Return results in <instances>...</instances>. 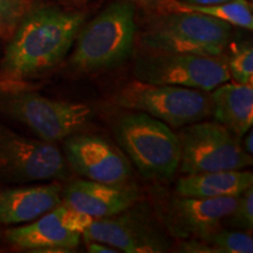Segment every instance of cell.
<instances>
[{
    "label": "cell",
    "instance_id": "9",
    "mask_svg": "<svg viewBox=\"0 0 253 253\" xmlns=\"http://www.w3.org/2000/svg\"><path fill=\"white\" fill-rule=\"evenodd\" d=\"M86 240L108 244L126 253H161L171 249L167 231L149 205L136 202L121 213L95 219L82 232Z\"/></svg>",
    "mask_w": 253,
    "mask_h": 253
},
{
    "label": "cell",
    "instance_id": "7",
    "mask_svg": "<svg viewBox=\"0 0 253 253\" xmlns=\"http://www.w3.org/2000/svg\"><path fill=\"white\" fill-rule=\"evenodd\" d=\"M181 144L179 171L184 175L243 170L252 166L240 138L219 122L199 121L177 134Z\"/></svg>",
    "mask_w": 253,
    "mask_h": 253
},
{
    "label": "cell",
    "instance_id": "26",
    "mask_svg": "<svg viewBox=\"0 0 253 253\" xmlns=\"http://www.w3.org/2000/svg\"><path fill=\"white\" fill-rule=\"evenodd\" d=\"M179 1L186 2V4H192V5H213V4H221V2L229 1V0H179Z\"/></svg>",
    "mask_w": 253,
    "mask_h": 253
},
{
    "label": "cell",
    "instance_id": "15",
    "mask_svg": "<svg viewBox=\"0 0 253 253\" xmlns=\"http://www.w3.org/2000/svg\"><path fill=\"white\" fill-rule=\"evenodd\" d=\"M59 184H38L0 190V223H31L61 203Z\"/></svg>",
    "mask_w": 253,
    "mask_h": 253
},
{
    "label": "cell",
    "instance_id": "13",
    "mask_svg": "<svg viewBox=\"0 0 253 253\" xmlns=\"http://www.w3.org/2000/svg\"><path fill=\"white\" fill-rule=\"evenodd\" d=\"M137 186L130 183L107 184L78 179L63 191L65 204L89 214L95 219L121 213L140 201Z\"/></svg>",
    "mask_w": 253,
    "mask_h": 253
},
{
    "label": "cell",
    "instance_id": "17",
    "mask_svg": "<svg viewBox=\"0 0 253 253\" xmlns=\"http://www.w3.org/2000/svg\"><path fill=\"white\" fill-rule=\"evenodd\" d=\"M253 185V175L243 170L185 175L176 183V194L188 197L217 198L239 196Z\"/></svg>",
    "mask_w": 253,
    "mask_h": 253
},
{
    "label": "cell",
    "instance_id": "3",
    "mask_svg": "<svg viewBox=\"0 0 253 253\" xmlns=\"http://www.w3.org/2000/svg\"><path fill=\"white\" fill-rule=\"evenodd\" d=\"M114 134L142 176L163 181L178 170L179 138L164 122L142 112L128 113L114 125Z\"/></svg>",
    "mask_w": 253,
    "mask_h": 253
},
{
    "label": "cell",
    "instance_id": "19",
    "mask_svg": "<svg viewBox=\"0 0 253 253\" xmlns=\"http://www.w3.org/2000/svg\"><path fill=\"white\" fill-rule=\"evenodd\" d=\"M216 249L217 253H252L251 233L243 231L218 229L203 239Z\"/></svg>",
    "mask_w": 253,
    "mask_h": 253
},
{
    "label": "cell",
    "instance_id": "14",
    "mask_svg": "<svg viewBox=\"0 0 253 253\" xmlns=\"http://www.w3.org/2000/svg\"><path fill=\"white\" fill-rule=\"evenodd\" d=\"M6 238L19 249L41 253L74 252L80 244V233L62 225L59 205L28 225L8 230Z\"/></svg>",
    "mask_w": 253,
    "mask_h": 253
},
{
    "label": "cell",
    "instance_id": "16",
    "mask_svg": "<svg viewBox=\"0 0 253 253\" xmlns=\"http://www.w3.org/2000/svg\"><path fill=\"white\" fill-rule=\"evenodd\" d=\"M212 115L217 122L226 126L237 137H243L253 123L252 84H225L211 93Z\"/></svg>",
    "mask_w": 253,
    "mask_h": 253
},
{
    "label": "cell",
    "instance_id": "2",
    "mask_svg": "<svg viewBox=\"0 0 253 253\" xmlns=\"http://www.w3.org/2000/svg\"><path fill=\"white\" fill-rule=\"evenodd\" d=\"M135 9L128 2H114L82 26L69 59L79 73H93L122 65L134 47Z\"/></svg>",
    "mask_w": 253,
    "mask_h": 253
},
{
    "label": "cell",
    "instance_id": "8",
    "mask_svg": "<svg viewBox=\"0 0 253 253\" xmlns=\"http://www.w3.org/2000/svg\"><path fill=\"white\" fill-rule=\"evenodd\" d=\"M137 80L151 84H170L212 91L230 80L227 58L184 53L155 52L142 56L134 66Z\"/></svg>",
    "mask_w": 253,
    "mask_h": 253
},
{
    "label": "cell",
    "instance_id": "6",
    "mask_svg": "<svg viewBox=\"0 0 253 253\" xmlns=\"http://www.w3.org/2000/svg\"><path fill=\"white\" fill-rule=\"evenodd\" d=\"M0 110L49 143L81 131L91 119L87 104L52 100L26 90L0 94Z\"/></svg>",
    "mask_w": 253,
    "mask_h": 253
},
{
    "label": "cell",
    "instance_id": "5",
    "mask_svg": "<svg viewBox=\"0 0 253 253\" xmlns=\"http://www.w3.org/2000/svg\"><path fill=\"white\" fill-rule=\"evenodd\" d=\"M113 101L121 108L145 113L173 128L204 121L212 115V100L207 91L140 80L126 84Z\"/></svg>",
    "mask_w": 253,
    "mask_h": 253
},
{
    "label": "cell",
    "instance_id": "1",
    "mask_svg": "<svg viewBox=\"0 0 253 253\" xmlns=\"http://www.w3.org/2000/svg\"><path fill=\"white\" fill-rule=\"evenodd\" d=\"M84 23L80 12L31 8L5 50L4 73L13 79H28L52 71L68 54Z\"/></svg>",
    "mask_w": 253,
    "mask_h": 253
},
{
    "label": "cell",
    "instance_id": "22",
    "mask_svg": "<svg viewBox=\"0 0 253 253\" xmlns=\"http://www.w3.org/2000/svg\"><path fill=\"white\" fill-rule=\"evenodd\" d=\"M223 224L235 230L253 229V185L239 195L236 208L223 220Z\"/></svg>",
    "mask_w": 253,
    "mask_h": 253
},
{
    "label": "cell",
    "instance_id": "28",
    "mask_svg": "<svg viewBox=\"0 0 253 253\" xmlns=\"http://www.w3.org/2000/svg\"><path fill=\"white\" fill-rule=\"evenodd\" d=\"M135 1H142V2H154V1H162V0H135Z\"/></svg>",
    "mask_w": 253,
    "mask_h": 253
},
{
    "label": "cell",
    "instance_id": "27",
    "mask_svg": "<svg viewBox=\"0 0 253 253\" xmlns=\"http://www.w3.org/2000/svg\"><path fill=\"white\" fill-rule=\"evenodd\" d=\"M245 136V142H244V149L248 154L252 155L253 153V147H252V138H253V134H252V128L246 132L244 135Z\"/></svg>",
    "mask_w": 253,
    "mask_h": 253
},
{
    "label": "cell",
    "instance_id": "23",
    "mask_svg": "<svg viewBox=\"0 0 253 253\" xmlns=\"http://www.w3.org/2000/svg\"><path fill=\"white\" fill-rule=\"evenodd\" d=\"M59 209L62 225L72 232L82 235V232L95 220V218L89 216V214L75 210V209L68 207L67 204L60 203Z\"/></svg>",
    "mask_w": 253,
    "mask_h": 253
},
{
    "label": "cell",
    "instance_id": "10",
    "mask_svg": "<svg viewBox=\"0 0 253 253\" xmlns=\"http://www.w3.org/2000/svg\"><path fill=\"white\" fill-rule=\"evenodd\" d=\"M0 173L14 182H41L65 178L68 166L53 143L0 126Z\"/></svg>",
    "mask_w": 253,
    "mask_h": 253
},
{
    "label": "cell",
    "instance_id": "24",
    "mask_svg": "<svg viewBox=\"0 0 253 253\" xmlns=\"http://www.w3.org/2000/svg\"><path fill=\"white\" fill-rule=\"evenodd\" d=\"M181 242L176 246L175 251L177 252H188V253H217L216 249L203 239L188 238L179 239Z\"/></svg>",
    "mask_w": 253,
    "mask_h": 253
},
{
    "label": "cell",
    "instance_id": "4",
    "mask_svg": "<svg viewBox=\"0 0 253 253\" xmlns=\"http://www.w3.org/2000/svg\"><path fill=\"white\" fill-rule=\"evenodd\" d=\"M231 34L232 26L225 21L196 12L176 11L151 23L142 42L155 52L216 56L224 54Z\"/></svg>",
    "mask_w": 253,
    "mask_h": 253
},
{
    "label": "cell",
    "instance_id": "11",
    "mask_svg": "<svg viewBox=\"0 0 253 253\" xmlns=\"http://www.w3.org/2000/svg\"><path fill=\"white\" fill-rule=\"evenodd\" d=\"M238 197L198 198L176 194L158 207L157 218L171 237L204 239L220 229L223 220L236 208Z\"/></svg>",
    "mask_w": 253,
    "mask_h": 253
},
{
    "label": "cell",
    "instance_id": "20",
    "mask_svg": "<svg viewBox=\"0 0 253 253\" xmlns=\"http://www.w3.org/2000/svg\"><path fill=\"white\" fill-rule=\"evenodd\" d=\"M230 77L237 84H253V48L251 42L236 43L227 58Z\"/></svg>",
    "mask_w": 253,
    "mask_h": 253
},
{
    "label": "cell",
    "instance_id": "21",
    "mask_svg": "<svg viewBox=\"0 0 253 253\" xmlns=\"http://www.w3.org/2000/svg\"><path fill=\"white\" fill-rule=\"evenodd\" d=\"M31 6L32 0H0V36L11 37Z\"/></svg>",
    "mask_w": 253,
    "mask_h": 253
},
{
    "label": "cell",
    "instance_id": "25",
    "mask_svg": "<svg viewBox=\"0 0 253 253\" xmlns=\"http://www.w3.org/2000/svg\"><path fill=\"white\" fill-rule=\"evenodd\" d=\"M87 242V249L89 252L93 253H118L120 252L118 249L112 248L108 244L104 243L96 242V240H86Z\"/></svg>",
    "mask_w": 253,
    "mask_h": 253
},
{
    "label": "cell",
    "instance_id": "12",
    "mask_svg": "<svg viewBox=\"0 0 253 253\" xmlns=\"http://www.w3.org/2000/svg\"><path fill=\"white\" fill-rule=\"evenodd\" d=\"M63 150L68 166L84 179L107 184H123L130 179L129 161L101 136L73 134L65 138Z\"/></svg>",
    "mask_w": 253,
    "mask_h": 253
},
{
    "label": "cell",
    "instance_id": "18",
    "mask_svg": "<svg viewBox=\"0 0 253 253\" xmlns=\"http://www.w3.org/2000/svg\"><path fill=\"white\" fill-rule=\"evenodd\" d=\"M161 4L168 12H196L219 19L231 26L253 30L252 7L248 0H229L213 5H192L179 0H162Z\"/></svg>",
    "mask_w": 253,
    "mask_h": 253
}]
</instances>
